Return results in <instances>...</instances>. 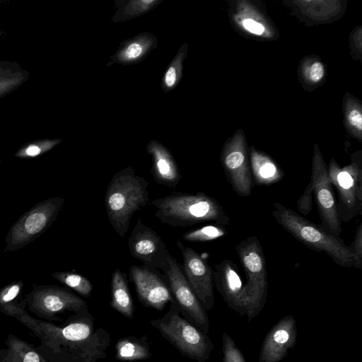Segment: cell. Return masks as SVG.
Wrapping results in <instances>:
<instances>
[{
	"label": "cell",
	"mask_w": 362,
	"mask_h": 362,
	"mask_svg": "<svg viewBox=\"0 0 362 362\" xmlns=\"http://www.w3.org/2000/svg\"><path fill=\"white\" fill-rule=\"evenodd\" d=\"M148 182L127 166L116 173L106 187L105 206L110 225L124 238L135 212L148 202Z\"/></svg>",
	"instance_id": "3957f363"
},
{
	"label": "cell",
	"mask_w": 362,
	"mask_h": 362,
	"mask_svg": "<svg viewBox=\"0 0 362 362\" xmlns=\"http://www.w3.org/2000/svg\"><path fill=\"white\" fill-rule=\"evenodd\" d=\"M147 151L153 160L151 174L154 180L158 185L170 188L175 187L182 176L169 151L163 145L153 141L148 145Z\"/></svg>",
	"instance_id": "2e32d148"
},
{
	"label": "cell",
	"mask_w": 362,
	"mask_h": 362,
	"mask_svg": "<svg viewBox=\"0 0 362 362\" xmlns=\"http://www.w3.org/2000/svg\"><path fill=\"white\" fill-rule=\"evenodd\" d=\"M64 203L62 197H54L28 210L9 229L4 252L19 250L39 237L55 221Z\"/></svg>",
	"instance_id": "8992f818"
},
{
	"label": "cell",
	"mask_w": 362,
	"mask_h": 362,
	"mask_svg": "<svg viewBox=\"0 0 362 362\" xmlns=\"http://www.w3.org/2000/svg\"><path fill=\"white\" fill-rule=\"evenodd\" d=\"M23 287V281H15L0 291V304L4 305L15 299Z\"/></svg>",
	"instance_id": "484cf974"
},
{
	"label": "cell",
	"mask_w": 362,
	"mask_h": 362,
	"mask_svg": "<svg viewBox=\"0 0 362 362\" xmlns=\"http://www.w3.org/2000/svg\"><path fill=\"white\" fill-rule=\"evenodd\" d=\"M30 76V72L23 68L0 76V98L10 94L25 83Z\"/></svg>",
	"instance_id": "603a6c76"
},
{
	"label": "cell",
	"mask_w": 362,
	"mask_h": 362,
	"mask_svg": "<svg viewBox=\"0 0 362 362\" xmlns=\"http://www.w3.org/2000/svg\"><path fill=\"white\" fill-rule=\"evenodd\" d=\"M179 69L175 64H172L165 73L164 82L167 87H173L178 79Z\"/></svg>",
	"instance_id": "f546056e"
},
{
	"label": "cell",
	"mask_w": 362,
	"mask_h": 362,
	"mask_svg": "<svg viewBox=\"0 0 362 362\" xmlns=\"http://www.w3.org/2000/svg\"><path fill=\"white\" fill-rule=\"evenodd\" d=\"M0 163H1V158H0Z\"/></svg>",
	"instance_id": "d590c367"
},
{
	"label": "cell",
	"mask_w": 362,
	"mask_h": 362,
	"mask_svg": "<svg viewBox=\"0 0 362 362\" xmlns=\"http://www.w3.org/2000/svg\"><path fill=\"white\" fill-rule=\"evenodd\" d=\"M235 250L246 276L244 284L246 315L251 320L259 314L266 302L268 281L265 257L255 235L242 240Z\"/></svg>",
	"instance_id": "5b68a950"
},
{
	"label": "cell",
	"mask_w": 362,
	"mask_h": 362,
	"mask_svg": "<svg viewBox=\"0 0 362 362\" xmlns=\"http://www.w3.org/2000/svg\"><path fill=\"white\" fill-rule=\"evenodd\" d=\"M327 173L330 183L338 194L337 208L340 221L349 222L361 211V169L356 165L340 168L333 163Z\"/></svg>",
	"instance_id": "52a82bcc"
},
{
	"label": "cell",
	"mask_w": 362,
	"mask_h": 362,
	"mask_svg": "<svg viewBox=\"0 0 362 362\" xmlns=\"http://www.w3.org/2000/svg\"><path fill=\"white\" fill-rule=\"evenodd\" d=\"M129 277L139 301L144 306L162 310L173 300L168 284L155 269L132 265L129 268Z\"/></svg>",
	"instance_id": "4fadbf2b"
},
{
	"label": "cell",
	"mask_w": 362,
	"mask_h": 362,
	"mask_svg": "<svg viewBox=\"0 0 362 362\" xmlns=\"http://www.w3.org/2000/svg\"><path fill=\"white\" fill-rule=\"evenodd\" d=\"M0 35H1V30H0Z\"/></svg>",
	"instance_id": "e575fe53"
},
{
	"label": "cell",
	"mask_w": 362,
	"mask_h": 362,
	"mask_svg": "<svg viewBox=\"0 0 362 362\" xmlns=\"http://www.w3.org/2000/svg\"><path fill=\"white\" fill-rule=\"evenodd\" d=\"M226 233L221 225H207L186 232L182 235V238L187 242L203 243L219 238Z\"/></svg>",
	"instance_id": "7402d4cb"
},
{
	"label": "cell",
	"mask_w": 362,
	"mask_h": 362,
	"mask_svg": "<svg viewBox=\"0 0 362 362\" xmlns=\"http://www.w3.org/2000/svg\"><path fill=\"white\" fill-rule=\"evenodd\" d=\"M52 276L62 284L74 289L80 295L90 297L93 291L91 282L84 276L70 272H54Z\"/></svg>",
	"instance_id": "ffe728a7"
},
{
	"label": "cell",
	"mask_w": 362,
	"mask_h": 362,
	"mask_svg": "<svg viewBox=\"0 0 362 362\" xmlns=\"http://www.w3.org/2000/svg\"><path fill=\"white\" fill-rule=\"evenodd\" d=\"M213 281L226 304L240 315L247 314L244 284L236 264L224 259L214 265Z\"/></svg>",
	"instance_id": "5bb4252c"
},
{
	"label": "cell",
	"mask_w": 362,
	"mask_h": 362,
	"mask_svg": "<svg viewBox=\"0 0 362 362\" xmlns=\"http://www.w3.org/2000/svg\"><path fill=\"white\" fill-rule=\"evenodd\" d=\"M222 343L223 362H246L240 350L226 332L223 334Z\"/></svg>",
	"instance_id": "d4e9b609"
},
{
	"label": "cell",
	"mask_w": 362,
	"mask_h": 362,
	"mask_svg": "<svg viewBox=\"0 0 362 362\" xmlns=\"http://www.w3.org/2000/svg\"><path fill=\"white\" fill-rule=\"evenodd\" d=\"M127 245L131 255L144 265L163 272L168 267L170 254L167 246L159 235L141 219L137 220Z\"/></svg>",
	"instance_id": "30bf717a"
},
{
	"label": "cell",
	"mask_w": 362,
	"mask_h": 362,
	"mask_svg": "<svg viewBox=\"0 0 362 362\" xmlns=\"http://www.w3.org/2000/svg\"><path fill=\"white\" fill-rule=\"evenodd\" d=\"M23 67L15 62L0 61V76L17 71Z\"/></svg>",
	"instance_id": "4dcf8cb0"
},
{
	"label": "cell",
	"mask_w": 362,
	"mask_h": 362,
	"mask_svg": "<svg viewBox=\"0 0 362 362\" xmlns=\"http://www.w3.org/2000/svg\"><path fill=\"white\" fill-rule=\"evenodd\" d=\"M180 313V309L173 298L168 313L150 323L182 356L198 362L206 361L214 349L213 342L206 333L193 326Z\"/></svg>",
	"instance_id": "277c9868"
},
{
	"label": "cell",
	"mask_w": 362,
	"mask_h": 362,
	"mask_svg": "<svg viewBox=\"0 0 362 362\" xmlns=\"http://www.w3.org/2000/svg\"><path fill=\"white\" fill-rule=\"evenodd\" d=\"M310 182L322 220L320 226L330 234L339 236L341 226L337 203L328 173L322 160L318 158L314 162Z\"/></svg>",
	"instance_id": "7c38bea8"
},
{
	"label": "cell",
	"mask_w": 362,
	"mask_h": 362,
	"mask_svg": "<svg viewBox=\"0 0 362 362\" xmlns=\"http://www.w3.org/2000/svg\"><path fill=\"white\" fill-rule=\"evenodd\" d=\"M243 26L252 33L261 35L264 30V26L252 19H245L243 21Z\"/></svg>",
	"instance_id": "1f68e13d"
},
{
	"label": "cell",
	"mask_w": 362,
	"mask_h": 362,
	"mask_svg": "<svg viewBox=\"0 0 362 362\" xmlns=\"http://www.w3.org/2000/svg\"><path fill=\"white\" fill-rule=\"evenodd\" d=\"M9 346L13 362H45L35 350L19 340L12 341Z\"/></svg>",
	"instance_id": "cb8c5ba5"
},
{
	"label": "cell",
	"mask_w": 362,
	"mask_h": 362,
	"mask_svg": "<svg viewBox=\"0 0 362 362\" xmlns=\"http://www.w3.org/2000/svg\"><path fill=\"white\" fill-rule=\"evenodd\" d=\"M252 173V177L259 185L274 184L284 177L276 165L265 158H253Z\"/></svg>",
	"instance_id": "d6986e66"
},
{
	"label": "cell",
	"mask_w": 362,
	"mask_h": 362,
	"mask_svg": "<svg viewBox=\"0 0 362 362\" xmlns=\"http://www.w3.org/2000/svg\"><path fill=\"white\" fill-rule=\"evenodd\" d=\"M156 210L154 215L172 227H187L205 222L228 225L230 218L222 206L212 197L201 192L191 194L175 192L149 201Z\"/></svg>",
	"instance_id": "6da1fadb"
},
{
	"label": "cell",
	"mask_w": 362,
	"mask_h": 362,
	"mask_svg": "<svg viewBox=\"0 0 362 362\" xmlns=\"http://www.w3.org/2000/svg\"><path fill=\"white\" fill-rule=\"evenodd\" d=\"M349 121L354 127L359 130L362 129V115L361 114L354 110L349 114Z\"/></svg>",
	"instance_id": "836d02e7"
},
{
	"label": "cell",
	"mask_w": 362,
	"mask_h": 362,
	"mask_svg": "<svg viewBox=\"0 0 362 362\" xmlns=\"http://www.w3.org/2000/svg\"><path fill=\"white\" fill-rule=\"evenodd\" d=\"M324 75V67L320 62H315L310 69V78L314 82L319 81Z\"/></svg>",
	"instance_id": "d6a6232c"
},
{
	"label": "cell",
	"mask_w": 362,
	"mask_h": 362,
	"mask_svg": "<svg viewBox=\"0 0 362 362\" xmlns=\"http://www.w3.org/2000/svg\"><path fill=\"white\" fill-rule=\"evenodd\" d=\"M145 50L144 44L141 41L136 40L123 50L122 57L124 61H132L142 56Z\"/></svg>",
	"instance_id": "4316f807"
},
{
	"label": "cell",
	"mask_w": 362,
	"mask_h": 362,
	"mask_svg": "<svg viewBox=\"0 0 362 362\" xmlns=\"http://www.w3.org/2000/svg\"><path fill=\"white\" fill-rule=\"evenodd\" d=\"M273 207L274 219L299 242L317 252H325L340 267L361 269L362 261L339 236L279 203H273Z\"/></svg>",
	"instance_id": "7a4b0ae2"
},
{
	"label": "cell",
	"mask_w": 362,
	"mask_h": 362,
	"mask_svg": "<svg viewBox=\"0 0 362 362\" xmlns=\"http://www.w3.org/2000/svg\"><path fill=\"white\" fill-rule=\"evenodd\" d=\"M110 306L128 319H132L134 310V301L130 295L127 275L116 269L111 278Z\"/></svg>",
	"instance_id": "e0dca14e"
},
{
	"label": "cell",
	"mask_w": 362,
	"mask_h": 362,
	"mask_svg": "<svg viewBox=\"0 0 362 362\" xmlns=\"http://www.w3.org/2000/svg\"><path fill=\"white\" fill-rule=\"evenodd\" d=\"M163 272L180 311L189 316L202 332L207 334L209 320L206 310L189 286L181 265L171 255L168 257V265Z\"/></svg>",
	"instance_id": "9c48e42d"
},
{
	"label": "cell",
	"mask_w": 362,
	"mask_h": 362,
	"mask_svg": "<svg viewBox=\"0 0 362 362\" xmlns=\"http://www.w3.org/2000/svg\"><path fill=\"white\" fill-rule=\"evenodd\" d=\"M312 194L313 188L310 182L297 202L298 211L305 216L308 215L312 209Z\"/></svg>",
	"instance_id": "83f0119b"
},
{
	"label": "cell",
	"mask_w": 362,
	"mask_h": 362,
	"mask_svg": "<svg viewBox=\"0 0 362 362\" xmlns=\"http://www.w3.org/2000/svg\"><path fill=\"white\" fill-rule=\"evenodd\" d=\"M349 247L353 253L362 261V224L358 226L354 241Z\"/></svg>",
	"instance_id": "f1b7e54d"
},
{
	"label": "cell",
	"mask_w": 362,
	"mask_h": 362,
	"mask_svg": "<svg viewBox=\"0 0 362 362\" xmlns=\"http://www.w3.org/2000/svg\"><path fill=\"white\" fill-rule=\"evenodd\" d=\"M182 259V272L193 291L205 310L214 305L213 269L208 264L207 257L176 240Z\"/></svg>",
	"instance_id": "ba28073f"
},
{
	"label": "cell",
	"mask_w": 362,
	"mask_h": 362,
	"mask_svg": "<svg viewBox=\"0 0 362 362\" xmlns=\"http://www.w3.org/2000/svg\"><path fill=\"white\" fill-rule=\"evenodd\" d=\"M62 142L60 139H44L33 141L22 146L15 153L18 158H32L41 156Z\"/></svg>",
	"instance_id": "44dd1931"
},
{
	"label": "cell",
	"mask_w": 362,
	"mask_h": 362,
	"mask_svg": "<svg viewBox=\"0 0 362 362\" xmlns=\"http://www.w3.org/2000/svg\"><path fill=\"white\" fill-rule=\"evenodd\" d=\"M295 318L286 315L279 320L266 335L259 353V362H279L296 342Z\"/></svg>",
	"instance_id": "9a60e30c"
},
{
	"label": "cell",
	"mask_w": 362,
	"mask_h": 362,
	"mask_svg": "<svg viewBox=\"0 0 362 362\" xmlns=\"http://www.w3.org/2000/svg\"><path fill=\"white\" fill-rule=\"evenodd\" d=\"M33 312L51 316L65 311L76 314L88 313L85 300L72 292L54 286L36 287L28 296Z\"/></svg>",
	"instance_id": "8fae6325"
},
{
	"label": "cell",
	"mask_w": 362,
	"mask_h": 362,
	"mask_svg": "<svg viewBox=\"0 0 362 362\" xmlns=\"http://www.w3.org/2000/svg\"><path fill=\"white\" fill-rule=\"evenodd\" d=\"M115 358L120 361L145 360L152 354L146 337L136 338L129 337L118 340L115 345Z\"/></svg>",
	"instance_id": "ac0fdd59"
}]
</instances>
